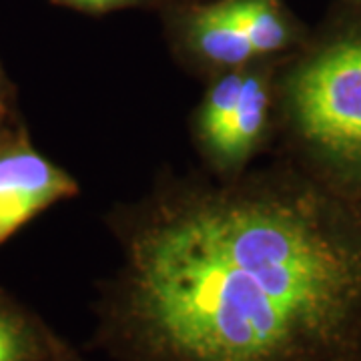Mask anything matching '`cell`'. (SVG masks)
<instances>
[{
	"mask_svg": "<svg viewBox=\"0 0 361 361\" xmlns=\"http://www.w3.org/2000/svg\"><path fill=\"white\" fill-rule=\"evenodd\" d=\"M361 233L303 193L211 197L135 235L101 307L121 361H341Z\"/></svg>",
	"mask_w": 361,
	"mask_h": 361,
	"instance_id": "6da1fadb",
	"label": "cell"
},
{
	"mask_svg": "<svg viewBox=\"0 0 361 361\" xmlns=\"http://www.w3.org/2000/svg\"><path fill=\"white\" fill-rule=\"evenodd\" d=\"M293 106L311 142L361 161V39L337 42L303 66L293 85Z\"/></svg>",
	"mask_w": 361,
	"mask_h": 361,
	"instance_id": "7a4b0ae2",
	"label": "cell"
},
{
	"mask_svg": "<svg viewBox=\"0 0 361 361\" xmlns=\"http://www.w3.org/2000/svg\"><path fill=\"white\" fill-rule=\"evenodd\" d=\"M75 193V180L28 147L0 153V243L42 209Z\"/></svg>",
	"mask_w": 361,
	"mask_h": 361,
	"instance_id": "3957f363",
	"label": "cell"
},
{
	"mask_svg": "<svg viewBox=\"0 0 361 361\" xmlns=\"http://www.w3.org/2000/svg\"><path fill=\"white\" fill-rule=\"evenodd\" d=\"M191 37L197 51L217 65H243L255 51L239 26L231 0L197 11L191 18Z\"/></svg>",
	"mask_w": 361,
	"mask_h": 361,
	"instance_id": "277c9868",
	"label": "cell"
},
{
	"mask_svg": "<svg viewBox=\"0 0 361 361\" xmlns=\"http://www.w3.org/2000/svg\"><path fill=\"white\" fill-rule=\"evenodd\" d=\"M267 109L269 94L265 82L257 77L243 78V87L231 118L211 149L227 161L243 159L255 147L263 133V127L267 123Z\"/></svg>",
	"mask_w": 361,
	"mask_h": 361,
	"instance_id": "5b68a950",
	"label": "cell"
},
{
	"mask_svg": "<svg viewBox=\"0 0 361 361\" xmlns=\"http://www.w3.org/2000/svg\"><path fill=\"white\" fill-rule=\"evenodd\" d=\"M59 341L0 295V361H51Z\"/></svg>",
	"mask_w": 361,
	"mask_h": 361,
	"instance_id": "8992f818",
	"label": "cell"
},
{
	"mask_svg": "<svg viewBox=\"0 0 361 361\" xmlns=\"http://www.w3.org/2000/svg\"><path fill=\"white\" fill-rule=\"evenodd\" d=\"M231 8L255 54L279 51L289 42L287 23L273 0H231Z\"/></svg>",
	"mask_w": 361,
	"mask_h": 361,
	"instance_id": "52a82bcc",
	"label": "cell"
},
{
	"mask_svg": "<svg viewBox=\"0 0 361 361\" xmlns=\"http://www.w3.org/2000/svg\"><path fill=\"white\" fill-rule=\"evenodd\" d=\"M243 78L245 77L231 73V75L217 80L207 94L203 111H201V130H203L205 141L211 147L219 139L225 125L231 118L235 103H237L241 87H243Z\"/></svg>",
	"mask_w": 361,
	"mask_h": 361,
	"instance_id": "ba28073f",
	"label": "cell"
},
{
	"mask_svg": "<svg viewBox=\"0 0 361 361\" xmlns=\"http://www.w3.org/2000/svg\"><path fill=\"white\" fill-rule=\"evenodd\" d=\"M66 2L71 6H78V8H85V11H111V8H118V6H125L133 0H61Z\"/></svg>",
	"mask_w": 361,
	"mask_h": 361,
	"instance_id": "9c48e42d",
	"label": "cell"
},
{
	"mask_svg": "<svg viewBox=\"0 0 361 361\" xmlns=\"http://www.w3.org/2000/svg\"><path fill=\"white\" fill-rule=\"evenodd\" d=\"M51 361H82V360L78 357L73 349H68L66 345H61V343H59V348H56V351H54V355H52Z\"/></svg>",
	"mask_w": 361,
	"mask_h": 361,
	"instance_id": "30bf717a",
	"label": "cell"
},
{
	"mask_svg": "<svg viewBox=\"0 0 361 361\" xmlns=\"http://www.w3.org/2000/svg\"><path fill=\"white\" fill-rule=\"evenodd\" d=\"M341 361H361V336L357 337V341L353 343V348L349 349Z\"/></svg>",
	"mask_w": 361,
	"mask_h": 361,
	"instance_id": "8fae6325",
	"label": "cell"
}]
</instances>
